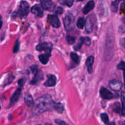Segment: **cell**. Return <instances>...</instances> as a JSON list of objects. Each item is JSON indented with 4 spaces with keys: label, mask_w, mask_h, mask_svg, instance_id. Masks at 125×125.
<instances>
[{
    "label": "cell",
    "mask_w": 125,
    "mask_h": 125,
    "mask_svg": "<svg viewBox=\"0 0 125 125\" xmlns=\"http://www.w3.org/2000/svg\"><path fill=\"white\" fill-rule=\"evenodd\" d=\"M2 26V17L0 15V30H1V28Z\"/></svg>",
    "instance_id": "38"
},
{
    "label": "cell",
    "mask_w": 125,
    "mask_h": 125,
    "mask_svg": "<svg viewBox=\"0 0 125 125\" xmlns=\"http://www.w3.org/2000/svg\"><path fill=\"white\" fill-rule=\"evenodd\" d=\"M100 94L101 97L104 100H112L115 97V95L110 90L103 87L100 89Z\"/></svg>",
    "instance_id": "7"
},
{
    "label": "cell",
    "mask_w": 125,
    "mask_h": 125,
    "mask_svg": "<svg viewBox=\"0 0 125 125\" xmlns=\"http://www.w3.org/2000/svg\"><path fill=\"white\" fill-rule=\"evenodd\" d=\"M31 12L38 17H42L43 16V9L40 4H35L32 7Z\"/></svg>",
    "instance_id": "11"
},
{
    "label": "cell",
    "mask_w": 125,
    "mask_h": 125,
    "mask_svg": "<svg viewBox=\"0 0 125 125\" xmlns=\"http://www.w3.org/2000/svg\"><path fill=\"white\" fill-rule=\"evenodd\" d=\"M50 56H51V53H45L40 54L39 56V61L42 64L46 65L48 62Z\"/></svg>",
    "instance_id": "17"
},
{
    "label": "cell",
    "mask_w": 125,
    "mask_h": 125,
    "mask_svg": "<svg viewBox=\"0 0 125 125\" xmlns=\"http://www.w3.org/2000/svg\"><path fill=\"white\" fill-rule=\"evenodd\" d=\"M78 1H84V0H78Z\"/></svg>",
    "instance_id": "41"
},
{
    "label": "cell",
    "mask_w": 125,
    "mask_h": 125,
    "mask_svg": "<svg viewBox=\"0 0 125 125\" xmlns=\"http://www.w3.org/2000/svg\"><path fill=\"white\" fill-rule=\"evenodd\" d=\"M55 102L52 100L51 95L46 94L37 98L34 103L33 113L39 115L46 111H51L54 109Z\"/></svg>",
    "instance_id": "1"
},
{
    "label": "cell",
    "mask_w": 125,
    "mask_h": 125,
    "mask_svg": "<svg viewBox=\"0 0 125 125\" xmlns=\"http://www.w3.org/2000/svg\"><path fill=\"white\" fill-rule=\"evenodd\" d=\"M30 69L31 70L32 73L34 74V76H35L37 74V73L38 72V69H37V65H33L31 67H30Z\"/></svg>",
    "instance_id": "31"
},
{
    "label": "cell",
    "mask_w": 125,
    "mask_h": 125,
    "mask_svg": "<svg viewBox=\"0 0 125 125\" xmlns=\"http://www.w3.org/2000/svg\"></svg>",
    "instance_id": "42"
},
{
    "label": "cell",
    "mask_w": 125,
    "mask_h": 125,
    "mask_svg": "<svg viewBox=\"0 0 125 125\" xmlns=\"http://www.w3.org/2000/svg\"><path fill=\"white\" fill-rule=\"evenodd\" d=\"M95 7V2L94 1L92 0V1H89L86 4L84 7L83 9V12L84 14L86 15L88 13L90 12L91 10H92L94 9V8Z\"/></svg>",
    "instance_id": "15"
},
{
    "label": "cell",
    "mask_w": 125,
    "mask_h": 125,
    "mask_svg": "<svg viewBox=\"0 0 125 125\" xmlns=\"http://www.w3.org/2000/svg\"><path fill=\"white\" fill-rule=\"evenodd\" d=\"M112 107H113V111L115 112L122 114V109H121V107H120V104L118 103H115L114 104Z\"/></svg>",
    "instance_id": "28"
},
{
    "label": "cell",
    "mask_w": 125,
    "mask_h": 125,
    "mask_svg": "<svg viewBox=\"0 0 125 125\" xmlns=\"http://www.w3.org/2000/svg\"><path fill=\"white\" fill-rule=\"evenodd\" d=\"M83 43H84V37H81L77 42V43L74 46V50L75 51H79L81 48Z\"/></svg>",
    "instance_id": "21"
},
{
    "label": "cell",
    "mask_w": 125,
    "mask_h": 125,
    "mask_svg": "<svg viewBox=\"0 0 125 125\" xmlns=\"http://www.w3.org/2000/svg\"><path fill=\"white\" fill-rule=\"evenodd\" d=\"M71 58H72V61L76 64H78L80 62V57L75 52H71L70 54Z\"/></svg>",
    "instance_id": "23"
},
{
    "label": "cell",
    "mask_w": 125,
    "mask_h": 125,
    "mask_svg": "<svg viewBox=\"0 0 125 125\" xmlns=\"http://www.w3.org/2000/svg\"><path fill=\"white\" fill-rule=\"evenodd\" d=\"M63 12V9L61 7H57V9L55 10V14L56 15H61Z\"/></svg>",
    "instance_id": "34"
},
{
    "label": "cell",
    "mask_w": 125,
    "mask_h": 125,
    "mask_svg": "<svg viewBox=\"0 0 125 125\" xmlns=\"http://www.w3.org/2000/svg\"><path fill=\"white\" fill-rule=\"evenodd\" d=\"M125 92H122V95H121V100H122V115L123 116L125 115Z\"/></svg>",
    "instance_id": "27"
},
{
    "label": "cell",
    "mask_w": 125,
    "mask_h": 125,
    "mask_svg": "<svg viewBox=\"0 0 125 125\" xmlns=\"http://www.w3.org/2000/svg\"><path fill=\"white\" fill-rule=\"evenodd\" d=\"M55 122H56V124L59 125H68L65 123V122H64V121L61 120H58V119L56 120H55Z\"/></svg>",
    "instance_id": "36"
},
{
    "label": "cell",
    "mask_w": 125,
    "mask_h": 125,
    "mask_svg": "<svg viewBox=\"0 0 125 125\" xmlns=\"http://www.w3.org/2000/svg\"><path fill=\"white\" fill-rule=\"evenodd\" d=\"M76 26L80 29H82L84 28V26H85V20H84V18L83 17H80V18H78L76 23Z\"/></svg>",
    "instance_id": "20"
},
{
    "label": "cell",
    "mask_w": 125,
    "mask_h": 125,
    "mask_svg": "<svg viewBox=\"0 0 125 125\" xmlns=\"http://www.w3.org/2000/svg\"><path fill=\"white\" fill-rule=\"evenodd\" d=\"M48 21L52 26V27L56 28H59L61 26V21L59 19L56 15H50L48 17Z\"/></svg>",
    "instance_id": "9"
},
{
    "label": "cell",
    "mask_w": 125,
    "mask_h": 125,
    "mask_svg": "<svg viewBox=\"0 0 125 125\" xmlns=\"http://www.w3.org/2000/svg\"><path fill=\"white\" fill-rule=\"evenodd\" d=\"M121 1H124V0H115L112 3V10L114 12H117L118 10V4H119L120 2Z\"/></svg>",
    "instance_id": "24"
},
{
    "label": "cell",
    "mask_w": 125,
    "mask_h": 125,
    "mask_svg": "<svg viewBox=\"0 0 125 125\" xmlns=\"http://www.w3.org/2000/svg\"><path fill=\"white\" fill-rule=\"evenodd\" d=\"M29 12V5L26 1H21L20 3L17 15L21 18L26 17Z\"/></svg>",
    "instance_id": "4"
},
{
    "label": "cell",
    "mask_w": 125,
    "mask_h": 125,
    "mask_svg": "<svg viewBox=\"0 0 125 125\" xmlns=\"http://www.w3.org/2000/svg\"><path fill=\"white\" fill-rule=\"evenodd\" d=\"M40 2L42 8L46 10L52 11L56 7V5L51 0H40Z\"/></svg>",
    "instance_id": "8"
},
{
    "label": "cell",
    "mask_w": 125,
    "mask_h": 125,
    "mask_svg": "<svg viewBox=\"0 0 125 125\" xmlns=\"http://www.w3.org/2000/svg\"><path fill=\"white\" fill-rule=\"evenodd\" d=\"M67 40L68 44H70V45H72V44L74 43V42H75L76 38L72 36V35H67Z\"/></svg>",
    "instance_id": "30"
},
{
    "label": "cell",
    "mask_w": 125,
    "mask_h": 125,
    "mask_svg": "<svg viewBox=\"0 0 125 125\" xmlns=\"http://www.w3.org/2000/svg\"><path fill=\"white\" fill-rule=\"evenodd\" d=\"M0 109H1V106H0Z\"/></svg>",
    "instance_id": "43"
},
{
    "label": "cell",
    "mask_w": 125,
    "mask_h": 125,
    "mask_svg": "<svg viewBox=\"0 0 125 125\" xmlns=\"http://www.w3.org/2000/svg\"><path fill=\"white\" fill-rule=\"evenodd\" d=\"M24 101H25L26 104L29 107L31 106L34 104V100H33L32 97L29 93L26 94L25 96H24Z\"/></svg>",
    "instance_id": "18"
},
{
    "label": "cell",
    "mask_w": 125,
    "mask_h": 125,
    "mask_svg": "<svg viewBox=\"0 0 125 125\" xmlns=\"http://www.w3.org/2000/svg\"><path fill=\"white\" fill-rule=\"evenodd\" d=\"M119 31H120L121 33H124L125 32V28L123 26H121L120 27V29H119Z\"/></svg>",
    "instance_id": "37"
},
{
    "label": "cell",
    "mask_w": 125,
    "mask_h": 125,
    "mask_svg": "<svg viewBox=\"0 0 125 125\" xmlns=\"http://www.w3.org/2000/svg\"><path fill=\"white\" fill-rule=\"evenodd\" d=\"M106 48V59L108 61L112 57L114 51V37L112 34H108Z\"/></svg>",
    "instance_id": "2"
},
{
    "label": "cell",
    "mask_w": 125,
    "mask_h": 125,
    "mask_svg": "<svg viewBox=\"0 0 125 125\" xmlns=\"http://www.w3.org/2000/svg\"><path fill=\"white\" fill-rule=\"evenodd\" d=\"M109 125H115V123L114 122H111V123H109Z\"/></svg>",
    "instance_id": "40"
},
{
    "label": "cell",
    "mask_w": 125,
    "mask_h": 125,
    "mask_svg": "<svg viewBox=\"0 0 125 125\" xmlns=\"http://www.w3.org/2000/svg\"><path fill=\"white\" fill-rule=\"evenodd\" d=\"M122 45H123V47H125V39H122Z\"/></svg>",
    "instance_id": "39"
},
{
    "label": "cell",
    "mask_w": 125,
    "mask_h": 125,
    "mask_svg": "<svg viewBox=\"0 0 125 125\" xmlns=\"http://www.w3.org/2000/svg\"><path fill=\"white\" fill-rule=\"evenodd\" d=\"M84 43H85L87 46H90L91 45V39L90 37H86L84 38Z\"/></svg>",
    "instance_id": "32"
},
{
    "label": "cell",
    "mask_w": 125,
    "mask_h": 125,
    "mask_svg": "<svg viewBox=\"0 0 125 125\" xmlns=\"http://www.w3.org/2000/svg\"><path fill=\"white\" fill-rule=\"evenodd\" d=\"M117 68L118 70H122L124 71L125 70V62L123 61H122L119 63V64L117 66Z\"/></svg>",
    "instance_id": "33"
},
{
    "label": "cell",
    "mask_w": 125,
    "mask_h": 125,
    "mask_svg": "<svg viewBox=\"0 0 125 125\" xmlns=\"http://www.w3.org/2000/svg\"><path fill=\"white\" fill-rule=\"evenodd\" d=\"M52 45L51 43L44 42L41 43L37 45L36 50L39 51H46V53H51V51L52 50Z\"/></svg>",
    "instance_id": "6"
},
{
    "label": "cell",
    "mask_w": 125,
    "mask_h": 125,
    "mask_svg": "<svg viewBox=\"0 0 125 125\" xmlns=\"http://www.w3.org/2000/svg\"><path fill=\"white\" fill-rule=\"evenodd\" d=\"M56 84V77L53 74L48 76V79L44 83V85L47 87H54Z\"/></svg>",
    "instance_id": "12"
},
{
    "label": "cell",
    "mask_w": 125,
    "mask_h": 125,
    "mask_svg": "<svg viewBox=\"0 0 125 125\" xmlns=\"http://www.w3.org/2000/svg\"><path fill=\"white\" fill-rule=\"evenodd\" d=\"M15 79V76L12 74H9V75L7 76V78H6V81L4 82V87L6 86V85H9V84H11L12 82Z\"/></svg>",
    "instance_id": "26"
},
{
    "label": "cell",
    "mask_w": 125,
    "mask_h": 125,
    "mask_svg": "<svg viewBox=\"0 0 125 125\" xmlns=\"http://www.w3.org/2000/svg\"><path fill=\"white\" fill-rule=\"evenodd\" d=\"M21 89L20 88L17 89L10 98V106L15 104L19 100L20 97L21 96Z\"/></svg>",
    "instance_id": "13"
},
{
    "label": "cell",
    "mask_w": 125,
    "mask_h": 125,
    "mask_svg": "<svg viewBox=\"0 0 125 125\" xmlns=\"http://www.w3.org/2000/svg\"><path fill=\"white\" fill-rule=\"evenodd\" d=\"M96 17L94 14H92L87 17L86 20H85V31L87 33H90L92 32L94 28L95 22H96Z\"/></svg>",
    "instance_id": "5"
},
{
    "label": "cell",
    "mask_w": 125,
    "mask_h": 125,
    "mask_svg": "<svg viewBox=\"0 0 125 125\" xmlns=\"http://www.w3.org/2000/svg\"><path fill=\"white\" fill-rule=\"evenodd\" d=\"M53 109H54L57 113L62 114L64 111V107H63V105L61 103H55Z\"/></svg>",
    "instance_id": "19"
},
{
    "label": "cell",
    "mask_w": 125,
    "mask_h": 125,
    "mask_svg": "<svg viewBox=\"0 0 125 125\" xmlns=\"http://www.w3.org/2000/svg\"><path fill=\"white\" fill-rule=\"evenodd\" d=\"M20 43L18 39H17L15 42L14 46L13 47V53H17L20 50Z\"/></svg>",
    "instance_id": "29"
},
{
    "label": "cell",
    "mask_w": 125,
    "mask_h": 125,
    "mask_svg": "<svg viewBox=\"0 0 125 125\" xmlns=\"http://www.w3.org/2000/svg\"><path fill=\"white\" fill-rule=\"evenodd\" d=\"M26 80L24 78H21V79H19L18 81V85H19L20 87H23L24 86V84H25Z\"/></svg>",
    "instance_id": "35"
},
{
    "label": "cell",
    "mask_w": 125,
    "mask_h": 125,
    "mask_svg": "<svg viewBox=\"0 0 125 125\" xmlns=\"http://www.w3.org/2000/svg\"><path fill=\"white\" fill-rule=\"evenodd\" d=\"M60 4L70 7L73 6L74 0H58Z\"/></svg>",
    "instance_id": "22"
},
{
    "label": "cell",
    "mask_w": 125,
    "mask_h": 125,
    "mask_svg": "<svg viewBox=\"0 0 125 125\" xmlns=\"http://www.w3.org/2000/svg\"><path fill=\"white\" fill-rule=\"evenodd\" d=\"M35 1H37V0H35Z\"/></svg>",
    "instance_id": "44"
},
{
    "label": "cell",
    "mask_w": 125,
    "mask_h": 125,
    "mask_svg": "<svg viewBox=\"0 0 125 125\" xmlns=\"http://www.w3.org/2000/svg\"><path fill=\"white\" fill-rule=\"evenodd\" d=\"M94 61H95V59H94V56H91L90 57H88L86 60V62H85V65L87 67V69L88 72H89V74H91L92 73L93 70V65H94Z\"/></svg>",
    "instance_id": "14"
},
{
    "label": "cell",
    "mask_w": 125,
    "mask_h": 125,
    "mask_svg": "<svg viewBox=\"0 0 125 125\" xmlns=\"http://www.w3.org/2000/svg\"><path fill=\"white\" fill-rule=\"evenodd\" d=\"M43 73H42L41 71H39V72H37V74L35 76H34V78L30 82V84H31V85H35V84H37L39 81L43 80Z\"/></svg>",
    "instance_id": "16"
},
{
    "label": "cell",
    "mask_w": 125,
    "mask_h": 125,
    "mask_svg": "<svg viewBox=\"0 0 125 125\" xmlns=\"http://www.w3.org/2000/svg\"><path fill=\"white\" fill-rule=\"evenodd\" d=\"M100 117L101 118V120L103 122V123L106 125H109L110 123L109 118L108 115L107 114L103 113L100 115Z\"/></svg>",
    "instance_id": "25"
},
{
    "label": "cell",
    "mask_w": 125,
    "mask_h": 125,
    "mask_svg": "<svg viewBox=\"0 0 125 125\" xmlns=\"http://www.w3.org/2000/svg\"><path fill=\"white\" fill-rule=\"evenodd\" d=\"M63 25L66 31H71L74 27V17L72 14H67L63 19Z\"/></svg>",
    "instance_id": "3"
},
{
    "label": "cell",
    "mask_w": 125,
    "mask_h": 125,
    "mask_svg": "<svg viewBox=\"0 0 125 125\" xmlns=\"http://www.w3.org/2000/svg\"><path fill=\"white\" fill-rule=\"evenodd\" d=\"M109 87L112 89V90L115 92H119L122 90L123 87V84L120 81L116 80V79H113L109 82Z\"/></svg>",
    "instance_id": "10"
}]
</instances>
